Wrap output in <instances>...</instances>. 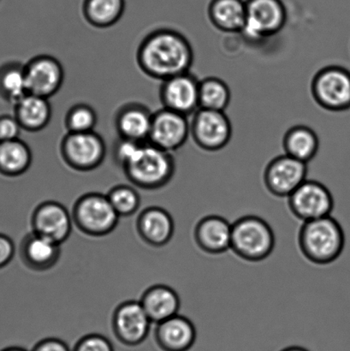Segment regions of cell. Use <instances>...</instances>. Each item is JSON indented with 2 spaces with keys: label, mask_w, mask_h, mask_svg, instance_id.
Returning <instances> with one entry per match:
<instances>
[{
  "label": "cell",
  "mask_w": 350,
  "mask_h": 351,
  "mask_svg": "<svg viewBox=\"0 0 350 351\" xmlns=\"http://www.w3.org/2000/svg\"><path fill=\"white\" fill-rule=\"evenodd\" d=\"M281 351H308L307 349L303 348V347L300 346H291L288 347V348L284 349Z\"/></svg>",
  "instance_id": "cell-38"
},
{
  "label": "cell",
  "mask_w": 350,
  "mask_h": 351,
  "mask_svg": "<svg viewBox=\"0 0 350 351\" xmlns=\"http://www.w3.org/2000/svg\"><path fill=\"white\" fill-rule=\"evenodd\" d=\"M198 80L190 72H186L162 81L160 98L163 108L188 117L195 114L199 106Z\"/></svg>",
  "instance_id": "cell-16"
},
{
  "label": "cell",
  "mask_w": 350,
  "mask_h": 351,
  "mask_svg": "<svg viewBox=\"0 0 350 351\" xmlns=\"http://www.w3.org/2000/svg\"><path fill=\"white\" fill-rule=\"evenodd\" d=\"M190 135L201 149L214 152L231 141L232 123L225 112L199 108L190 123Z\"/></svg>",
  "instance_id": "cell-10"
},
{
  "label": "cell",
  "mask_w": 350,
  "mask_h": 351,
  "mask_svg": "<svg viewBox=\"0 0 350 351\" xmlns=\"http://www.w3.org/2000/svg\"><path fill=\"white\" fill-rule=\"evenodd\" d=\"M97 123V112L90 105L85 103L72 106L64 118V125L68 133L95 132Z\"/></svg>",
  "instance_id": "cell-31"
},
{
  "label": "cell",
  "mask_w": 350,
  "mask_h": 351,
  "mask_svg": "<svg viewBox=\"0 0 350 351\" xmlns=\"http://www.w3.org/2000/svg\"><path fill=\"white\" fill-rule=\"evenodd\" d=\"M136 230L137 235L147 245L162 247L173 239L174 219L167 210L160 206H147L137 216Z\"/></svg>",
  "instance_id": "cell-17"
},
{
  "label": "cell",
  "mask_w": 350,
  "mask_h": 351,
  "mask_svg": "<svg viewBox=\"0 0 350 351\" xmlns=\"http://www.w3.org/2000/svg\"><path fill=\"white\" fill-rule=\"evenodd\" d=\"M27 93L25 69L18 62H8L0 66V97L15 105Z\"/></svg>",
  "instance_id": "cell-28"
},
{
  "label": "cell",
  "mask_w": 350,
  "mask_h": 351,
  "mask_svg": "<svg viewBox=\"0 0 350 351\" xmlns=\"http://www.w3.org/2000/svg\"><path fill=\"white\" fill-rule=\"evenodd\" d=\"M291 213L301 221L330 216L334 206L330 191L321 182L306 180L288 197Z\"/></svg>",
  "instance_id": "cell-11"
},
{
  "label": "cell",
  "mask_w": 350,
  "mask_h": 351,
  "mask_svg": "<svg viewBox=\"0 0 350 351\" xmlns=\"http://www.w3.org/2000/svg\"><path fill=\"white\" fill-rule=\"evenodd\" d=\"M231 101V90L226 82L218 77L200 81L199 106L200 108L225 112Z\"/></svg>",
  "instance_id": "cell-29"
},
{
  "label": "cell",
  "mask_w": 350,
  "mask_h": 351,
  "mask_svg": "<svg viewBox=\"0 0 350 351\" xmlns=\"http://www.w3.org/2000/svg\"><path fill=\"white\" fill-rule=\"evenodd\" d=\"M27 93L50 99L60 90L64 81V70L60 61L50 55H38L26 64Z\"/></svg>",
  "instance_id": "cell-13"
},
{
  "label": "cell",
  "mask_w": 350,
  "mask_h": 351,
  "mask_svg": "<svg viewBox=\"0 0 350 351\" xmlns=\"http://www.w3.org/2000/svg\"><path fill=\"white\" fill-rule=\"evenodd\" d=\"M345 243L344 230L331 215L303 222L298 235L303 256L310 263L322 266L338 260Z\"/></svg>",
  "instance_id": "cell-2"
},
{
  "label": "cell",
  "mask_w": 350,
  "mask_h": 351,
  "mask_svg": "<svg viewBox=\"0 0 350 351\" xmlns=\"http://www.w3.org/2000/svg\"><path fill=\"white\" fill-rule=\"evenodd\" d=\"M23 128L14 115H0V142L18 139Z\"/></svg>",
  "instance_id": "cell-34"
},
{
  "label": "cell",
  "mask_w": 350,
  "mask_h": 351,
  "mask_svg": "<svg viewBox=\"0 0 350 351\" xmlns=\"http://www.w3.org/2000/svg\"><path fill=\"white\" fill-rule=\"evenodd\" d=\"M153 337L162 351H188L197 340V329L190 319L178 314L156 324Z\"/></svg>",
  "instance_id": "cell-19"
},
{
  "label": "cell",
  "mask_w": 350,
  "mask_h": 351,
  "mask_svg": "<svg viewBox=\"0 0 350 351\" xmlns=\"http://www.w3.org/2000/svg\"><path fill=\"white\" fill-rule=\"evenodd\" d=\"M14 116L29 132H39L49 125L53 109L49 99L27 94L14 105Z\"/></svg>",
  "instance_id": "cell-23"
},
{
  "label": "cell",
  "mask_w": 350,
  "mask_h": 351,
  "mask_svg": "<svg viewBox=\"0 0 350 351\" xmlns=\"http://www.w3.org/2000/svg\"><path fill=\"white\" fill-rule=\"evenodd\" d=\"M139 302L150 321L155 325L178 315L181 307L177 292L163 284L147 287Z\"/></svg>",
  "instance_id": "cell-22"
},
{
  "label": "cell",
  "mask_w": 350,
  "mask_h": 351,
  "mask_svg": "<svg viewBox=\"0 0 350 351\" xmlns=\"http://www.w3.org/2000/svg\"><path fill=\"white\" fill-rule=\"evenodd\" d=\"M16 253L15 243L9 236L0 233V270L12 263Z\"/></svg>",
  "instance_id": "cell-35"
},
{
  "label": "cell",
  "mask_w": 350,
  "mask_h": 351,
  "mask_svg": "<svg viewBox=\"0 0 350 351\" xmlns=\"http://www.w3.org/2000/svg\"><path fill=\"white\" fill-rule=\"evenodd\" d=\"M312 95L322 108L342 112L350 108V71L340 66L322 69L314 75Z\"/></svg>",
  "instance_id": "cell-8"
},
{
  "label": "cell",
  "mask_w": 350,
  "mask_h": 351,
  "mask_svg": "<svg viewBox=\"0 0 350 351\" xmlns=\"http://www.w3.org/2000/svg\"><path fill=\"white\" fill-rule=\"evenodd\" d=\"M19 257L27 269L44 273L56 266L61 257V245L39 234L30 232L19 244Z\"/></svg>",
  "instance_id": "cell-18"
},
{
  "label": "cell",
  "mask_w": 350,
  "mask_h": 351,
  "mask_svg": "<svg viewBox=\"0 0 350 351\" xmlns=\"http://www.w3.org/2000/svg\"><path fill=\"white\" fill-rule=\"evenodd\" d=\"M243 37L259 43L275 36L286 25L287 12L282 0H246Z\"/></svg>",
  "instance_id": "cell-7"
},
{
  "label": "cell",
  "mask_w": 350,
  "mask_h": 351,
  "mask_svg": "<svg viewBox=\"0 0 350 351\" xmlns=\"http://www.w3.org/2000/svg\"><path fill=\"white\" fill-rule=\"evenodd\" d=\"M275 247V236L268 223L258 216L248 215L232 223L231 250L249 263L266 260Z\"/></svg>",
  "instance_id": "cell-4"
},
{
  "label": "cell",
  "mask_w": 350,
  "mask_h": 351,
  "mask_svg": "<svg viewBox=\"0 0 350 351\" xmlns=\"http://www.w3.org/2000/svg\"><path fill=\"white\" fill-rule=\"evenodd\" d=\"M72 351H114V348L106 337L99 333H90L82 337Z\"/></svg>",
  "instance_id": "cell-33"
},
{
  "label": "cell",
  "mask_w": 350,
  "mask_h": 351,
  "mask_svg": "<svg viewBox=\"0 0 350 351\" xmlns=\"http://www.w3.org/2000/svg\"><path fill=\"white\" fill-rule=\"evenodd\" d=\"M0 351H29L26 349L22 348V347L19 346H10L7 347V348L3 349Z\"/></svg>",
  "instance_id": "cell-37"
},
{
  "label": "cell",
  "mask_w": 350,
  "mask_h": 351,
  "mask_svg": "<svg viewBox=\"0 0 350 351\" xmlns=\"http://www.w3.org/2000/svg\"><path fill=\"white\" fill-rule=\"evenodd\" d=\"M136 61L147 77L162 82L190 72L194 53L183 34L162 27L144 37L136 51Z\"/></svg>",
  "instance_id": "cell-1"
},
{
  "label": "cell",
  "mask_w": 350,
  "mask_h": 351,
  "mask_svg": "<svg viewBox=\"0 0 350 351\" xmlns=\"http://www.w3.org/2000/svg\"><path fill=\"white\" fill-rule=\"evenodd\" d=\"M125 0H84L82 12L86 21L98 29L115 25L125 12Z\"/></svg>",
  "instance_id": "cell-27"
},
{
  "label": "cell",
  "mask_w": 350,
  "mask_h": 351,
  "mask_svg": "<svg viewBox=\"0 0 350 351\" xmlns=\"http://www.w3.org/2000/svg\"><path fill=\"white\" fill-rule=\"evenodd\" d=\"M111 324L113 335L119 343L136 347L147 339L153 323L139 301L127 300L113 311Z\"/></svg>",
  "instance_id": "cell-9"
},
{
  "label": "cell",
  "mask_w": 350,
  "mask_h": 351,
  "mask_svg": "<svg viewBox=\"0 0 350 351\" xmlns=\"http://www.w3.org/2000/svg\"><path fill=\"white\" fill-rule=\"evenodd\" d=\"M31 351H72V350L60 339L46 338L36 343Z\"/></svg>",
  "instance_id": "cell-36"
},
{
  "label": "cell",
  "mask_w": 350,
  "mask_h": 351,
  "mask_svg": "<svg viewBox=\"0 0 350 351\" xmlns=\"http://www.w3.org/2000/svg\"><path fill=\"white\" fill-rule=\"evenodd\" d=\"M197 246L209 254H221L231 250L232 223L218 215L204 217L195 226Z\"/></svg>",
  "instance_id": "cell-20"
},
{
  "label": "cell",
  "mask_w": 350,
  "mask_h": 351,
  "mask_svg": "<svg viewBox=\"0 0 350 351\" xmlns=\"http://www.w3.org/2000/svg\"><path fill=\"white\" fill-rule=\"evenodd\" d=\"M71 216L79 232L95 239L114 232L120 219L108 196L98 192L86 193L78 197L72 206Z\"/></svg>",
  "instance_id": "cell-5"
},
{
  "label": "cell",
  "mask_w": 350,
  "mask_h": 351,
  "mask_svg": "<svg viewBox=\"0 0 350 351\" xmlns=\"http://www.w3.org/2000/svg\"><path fill=\"white\" fill-rule=\"evenodd\" d=\"M31 232L63 244L72 232L71 212L60 202L45 201L34 208L30 216Z\"/></svg>",
  "instance_id": "cell-12"
},
{
  "label": "cell",
  "mask_w": 350,
  "mask_h": 351,
  "mask_svg": "<svg viewBox=\"0 0 350 351\" xmlns=\"http://www.w3.org/2000/svg\"><path fill=\"white\" fill-rule=\"evenodd\" d=\"M209 19L223 32L241 33L247 10L243 0H212L208 7Z\"/></svg>",
  "instance_id": "cell-24"
},
{
  "label": "cell",
  "mask_w": 350,
  "mask_h": 351,
  "mask_svg": "<svg viewBox=\"0 0 350 351\" xmlns=\"http://www.w3.org/2000/svg\"><path fill=\"white\" fill-rule=\"evenodd\" d=\"M130 184L146 191L166 187L176 171L173 154L159 149L149 142L144 143L135 157L123 168Z\"/></svg>",
  "instance_id": "cell-3"
},
{
  "label": "cell",
  "mask_w": 350,
  "mask_h": 351,
  "mask_svg": "<svg viewBox=\"0 0 350 351\" xmlns=\"http://www.w3.org/2000/svg\"><path fill=\"white\" fill-rule=\"evenodd\" d=\"M60 154L72 170L88 173L104 162L106 145L103 137L95 132H68L61 141Z\"/></svg>",
  "instance_id": "cell-6"
},
{
  "label": "cell",
  "mask_w": 350,
  "mask_h": 351,
  "mask_svg": "<svg viewBox=\"0 0 350 351\" xmlns=\"http://www.w3.org/2000/svg\"><path fill=\"white\" fill-rule=\"evenodd\" d=\"M190 135V123L188 117L163 108L153 112L147 142L173 153L184 145Z\"/></svg>",
  "instance_id": "cell-15"
},
{
  "label": "cell",
  "mask_w": 350,
  "mask_h": 351,
  "mask_svg": "<svg viewBox=\"0 0 350 351\" xmlns=\"http://www.w3.org/2000/svg\"><path fill=\"white\" fill-rule=\"evenodd\" d=\"M106 196L120 218L135 215L140 208V196L135 186L116 185L110 189Z\"/></svg>",
  "instance_id": "cell-30"
},
{
  "label": "cell",
  "mask_w": 350,
  "mask_h": 351,
  "mask_svg": "<svg viewBox=\"0 0 350 351\" xmlns=\"http://www.w3.org/2000/svg\"><path fill=\"white\" fill-rule=\"evenodd\" d=\"M153 112L140 103H128L118 109L115 128L120 138L147 143L149 141Z\"/></svg>",
  "instance_id": "cell-21"
},
{
  "label": "cell",
  "mask_w": 350,
  "mask_h": 351,
  "mask_svg": "<svg viewBox=\"0 0 350 351\" xmlns=\"http://www.w3.org/2000/svg\"><path fill=\"white\" fill-rule=\"evenodd\" d=\"M307 163L284 154L267 165L264 182L271 194L288 198L307 180Z\"/></svg>",
  "instance_id": "cell-14"
},
{
  "label": "cell",
  "mask_w": 350,
  "mask_h": 351,
  "mask_svg": "<svg viewBox=\"0 0 350 351\" xmlns=\"http://www.w3.org/2000/svg\"><path fill=\"white\" fill-rule=\"evenodd\" d=\"M32 161V151L23 141L0 142V175L3 177H20L29 171Z\"/></svg>",
  "instance_id": "cell-25"
},
{
  "label": "cell",
  "mask_w": 350,
  "mask_h": 351,
  "mask_svg": "<svg viewBox=\"0 0 350 351\" xmlns=\"http://www.w3.org/2000/svg\"><path fill=\"white\" fill-rule=\"evenodd\" d=\"M318 146L317 134L308 126H294L284 137L286 154L307 164L316 156Z\"/></svg>",
  "instance_id": "cell-26"
},
{
  "label": "cell",
  "mask_w": 350,
  "mask_h": 351,
  "mask_svg": "<svg viewBox=\"0 0 350 351\" xmlns=\"http://www.w3.org/2000/svg\"><path fill=\"white\" fill-rule=\"evenodd\" d=\"M142 144V143L134 142L132 140L118 137V140L114 144L112 152L113 159L116 165L123 169L135 157Z\"/></svg>",
  "instance_id": "cell-32"
}]
</instances>
